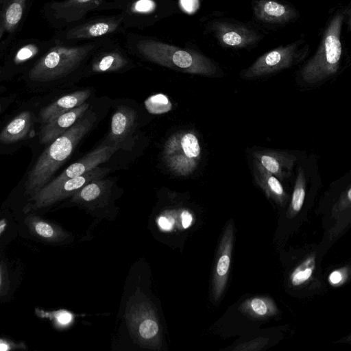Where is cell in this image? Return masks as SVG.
Instances as JSON below:
<instances>
[{"mask_svg":"<svg viewBox=\"0 0 351 351\" xmlns=\"http://www.w3.org/2000/svg\"><path fill=\"white\" fill-rule=\"evenodd\" d=\"M253 175L256 184L264 191L268 197L279 204L282 205L287 202L288 195L280 180L256 161H254Z\"/></svg>","mask_w":351,"mask_h":351,"instance_id":"cell-18","label":"cell"},{"mask_svg":"<svg viewBox=\"0 0 351 351\" xmlns=\"http://www.w3.org/2000/svg\"><path fill=\"white\" fill-rule=\"evenodd\" d=\"M145 104L152 113H163L169 110L171 106L168 98L161 94L150 97Z\"/></svg>","mask_w":351,"mask_h":351,"instance_id":"cell-28","label":"cell"},{"mask_svg":"<svg viewBox=\"0 0 351 351\" xmlns=\"http://www.w3.org/2000/svg\"><path fill=\"white\" fill-rule=\"evenodd\" d=\"M0 73H1V71H0Z\"/></svg>","mask_w":351,"mask_h":351,"instance_id":"cell-38","label":"cell"},{"mask_svg":"<svg viewBox=\"0 0 351 351\" xmlns=\"http://www.w3.org/2000/svg\"><path fill=\"white\" fill-rule=\"evenodd\" d=\"M83 116V115H82ZM82 116L65 132L56 138L40 155L29 171L25 185V193L34 195L46 185L59 167L93 127L95 116Z\"/></svg>","mask_w":351,"mask_h":351,"instance_id":"cell-3","label":"cell"},{"mask_svg":"<svg viewBox=\"0 0 351 351\" xmlns=\"http://www.w3.org/2000/svg\"><path fill=\"white\" fill-rule=\"evenodd\" d=\"M315 267L314 255L308 257L291 275L290 279L293 286H299L307 281L312 276Z\"/></svg>","mask_w":351,"mask_h":351,"instance_id":"cell-26","label":"cell"},{"mask_svg":"<svg viewBox=\"0 0 351 351\" xmlns=\"http://www.w3.org/2000/svg\"><path fill=\"white\" fill-rule=\"evenodd\" d=\"M105 0H53L45 5L49 23L59 30L73 25L92 12L103 11Z\"/></svg>","mask_w":351,"mask_h":351,"instance_id":"cell-10","label":"cell"},{"mask_svg":"<svg viewBox=\"0 0 351 351\" xmlns=\"http://www.w3.org/2000/svg\"><path fill=\"white\" fill-rule=\"evenodd\" d=\"M88 104L84 103L44 124L40 132L42 144L53 141L70 128L87 110Z\"/></svg>","mask_w":351,"mask_h":351,"instance_id":"cell-16","label":"cell"},{"mask_svg":"<svg viewBox=\"0 0 351 351\" xmlns=\"http://www.w3.org/2000/svg\"><path fill=\"white\" fill-rule=\"evenodd\" d=\"M110 171L106 167H97L86 173L69 179L55 186L45 185L30 199L33 202L32 209H39L49 206L55 202L67 197L88 182L97 179H101Z\"/></svg>","mask_w":351,"mask_h":351,"instance_id":"cell-11","label":"cell"},{"mask_svg":"<svg viewBox=\"0 0 351 351\" xmlns=\"http://www.w3.org/2000/svg\"><path fill=\"white\" fill-rule=\"evenodd\" d=\"M328 279L332 285H338L343 280V274L340 270H335L330 274Z\"/></svg>","mask_w":351,"mask_h":351,"instance_id":"cell-31","label":"cell"},{"mask_svg":"<svg viewBox=\"0 0 351 351\" xmlns=\"http://www.w3.org/2000/svg\"><path fill=\"white\" fill-rule=\"evenodd\" d=\"M243 311L256 317H264L274 315L276 307L273 301L267 298L257 297L247 300L242 306Z\"/></svg>","mask_w":351,"mask_h":351,"instance_id":"cell-23","label":"cell"},{"mask_svg":"<svg viewBox=\"0 0 351 351\" xmlns=\"http://www.w3.org/2000/svg\"><path fill=\"white\" fill-rule=\"evenodd\" d=\"M32 124L29 111H23L6 125L0 133V143H12L25 138Z\"/></svg>","mask_w":351,"mask_h":351,"instance_id":"cell-21","label":"cell"},{"mask_svg":"<svg viewBox=\"0 0 351 351\" xmlns=\"http://www.w3.org/2000/svg\"><path fill=\"white\" fill-rule=\"evenodd\" d=\"M10 348V345L6 341L0 339V351L8 350Z\"/></svg>","mask_w":351,"mask_h":351,"instance_id":"cell-34","label":"cell"},{"mask_svg":"<svg viewBox=\"0 0 351 351\" xmlns=\"http://www.w3.org/2000/svg\"><path fill=\"white\" fill-rule=\"evenodd\" d=\"M118 10L123 27L143 29L181 12L175 0H105L103 11Z\"/></svg>","mask_w":351,"mask_h":351,"instance_id":"cell-5","label":"cell"},{"mask_svg":"<svg viewBox=\"0 0 351 351\" xmlns=\"http://www.w3.org/2000/svg\"><path fill=\"white\" fill-rule=\"evenodd\" d=\"M88 69L93 73L118 72L130 68L128 51L112 38H107L89 58Z\"/></svg>","mask_w":351,"mask_h":351,"instance_id":"cell-12","label":"cell"},{"mask_svg":"<svg viewBox=\"0 0 351 351\" xmlns=\"http://www.w3.org/2000/svg\"><path fill=\"white\" fill-rule=\"evenodd\" d=\"M105 39L69 44L56 36L52 38L49 47L29 69L28 78L33 82H47L81 70Z\"/></svg>","mask_w":351,"mask_h":351,"instance_id":"cell-2","label":"cell"},{"mask_svg":"<svg viewBox=\"0 0 351 351\" xmlns=\"http://www.w3.org/2000/svg\"><path fill=\"white\" fill-rule=\"evenodd\" d=\"M29 226L36 235L46 240L53 241L59 237V232L56 228L42 219L31 217Z\"/></svg>","mask_w":351,"mask_h":351,"instance_id":"cell-27","label":"cell"},{"mask_svg":"<svg viewBox=\"0 0 351 351\" xmlns=\"http://www.w3.org/2000/svg\"><path fill=\"white\" fill-rule=\"evenodd\" d=\"M255 18L264 23L282 25L298 17L293 7L277 0H258L253 5Z\"/></svg>","mask_w":351,"mask_h":351,"instance_id":"cell-13","label":"cell"},{"mask_svg":"<svg viewBox=\"0 0 351 351\" xmlns=\"http://www.w3.org/2000/svg\"><path fill=\"white\" fill-rule=\"evenodd\" d=\"M182 223L184 228H187L191 224L193 217L187 210H184L181 214Z\"/></svg>","mask_w":351,"mask_h":351,"instance_id":"cell-33","label":"cell"},{"mask_svg":"<svg viewBox=\"0 0 351 351\" xmlns=\"http://www.w3.org/2000/svg\"><path fill=\"white\" fill-rule=\"evenodd\" d=\"M108 180L97 179L92 180L75 192L73 200L91 202L99 197L108 187Z\"/></svg>","mask_w":351,"mask_h":351,"instance_id":"cell-24","label":"cell"},{"mask_svg":"<svg viewBox=\"0 0 351 351\" xmlns=\"http://www.w3.org/2000/svg\"><path fill=\"white\" fill-rule=\"evenodd\" d=\"M158 225L160 227L165 230H170L172 228V225L173 222L171 219L167 218L165 217H160L158 219Z\"/></svg>","mask_w":351,"mask_h":351,"instance_id":"cell-32","label":"cell"},{"mask_svg":"<svg viewBox=\"0 0 351 351\" xmlns=\"http://www.w3.org/2000/svg\"><path fill=\"white\" fill-rule=\"evenodd\" d=\"M126 51L149 62L182 73L213 77L216 64L204 54L190 47H181L162 40L134 32L125 34Z\"/></svg>","mask_w":351,"mask_h":351,"instance_id":"cell-1","label":"cell"},{"mask_svg":"<svg viewBox=\"0 0 351 351\" xmlns=\"http://www.w3.org/2000/svg\"><path fill=\"white\" fill-rule=\"evenodd\" d=\"M346 10L340 9L330 19L314 55L300 70L303 81L315 84L337 73L342 56L341 31Z\"/></svg>","mask_w":351,"mask_h":351,"instance_id":"cell-4","label":"cell"},{"mask_svg":"<svg viewBox=\"0 0 351 351\" xmlns=\"http://www.w3.org/2000/svg\"><path fill=\"white\" fill-rule=\"evenodd\" d=\"M27 0H8L0 16V38L5 34H14L24 15Z\"/></svg>","mask_w":351,"mask_h":351,"instance_id":"cell-20","label":"cell"},{"mask_svg":"<svg viewBox=\"0 0 351 351\" xmlns=\"http://www.w3.org/2000/svg\"><path fill=\"white\" fill-rule=\"evenodd\" d=\"M252 156L254 161L281 180L290 176L297 160L294 155L283 151H257Z\"/></svg>","mask_w":351,"mask_h":351,"instance_id":"cell-15","label":"cell"},{"mask_svg":"<svg viewBox=\"0 0 351 351\" xmlns=\"http://www.w3.org/2000/svg\"><path fill=\"white\" fill-rule=\"evenodd\" d=\"M138 330L141 339L150 340L158 335L159 327L154 319L146 318L141 322Z\"/></svg>","mask_w":351,"mask_h":351,"instance_id":"cell-29","label":"cell"},{"mask_svg":"<svg viewBox=\"0 0 351 351\" xmlns=\"http://www.w3.org/2000/svg\"><path fill=\"white\" fill-rule=\"evenodd\" d=\"M120 13L86 17L82 21L60 30L56 35L59 39L69 44L94 41L125 34Z\"/></svg>","mask_w":351,"mask_h":351,"instance_id":"cell-7","label":"cell"},{"mask_svg":"<svg viewBox=\"0 0 351 351\" xmlns=\"http://www.w3.org/2000/svg\"><path fill=\"white\" fill-rule=\"evenodd\" d=\"M1 105H0V111H1Z\"/></svg>","mask_w":351,"mask_h":351,"instance_id":"cell-37","label":"cell"},{"mask_svg":"<svg viewBox=\"0 0 351 351\" xmlns=\"http://www.w3.org/2000/svg\"><path fill=\"white\" fill-rule=\"evenodd\" d=\"M308 52V45L304 44L302 39L278 47L258 58L241 73V77L254 78L288 69L302 61Z\"/></svg>","mask_w":351,"mask_h":351,"instance_id":"cell-8","label":"cell"},{"mask_svg":"<svg viewBox=\"0 0 351 351\" xmlns=\"http://www.w3.org/2000/svg\"><path fill=\"white\" fill-rule=\"evenodd\" d=\"M306 195V178L304 170L300 167L295 182L289 213L294 215L298 213L304 204Z\"/></svg>","mask_w":351,"mask_h":351,"instance_id":"cell-25","label":"cell"},{"mask_svg":"<svg viewBox=\"0 0 351 351\" xmlns=\"http://www.w3.org/2000/svg\"><path fill=\"white\" fill-rule=\"evenodd\" d=\"M6 226V221L5 219L0 220V234L4 230Z\"/></svg>","mask_w":351,"mask_h":351,"instance_id":"cell-35","label":"cell"},{"mask_svg":"<svg viewBox=\"0 0 351 351\" xmlns=\"http://www.w3.org/2000/svg\"><path fill=\"white\" fill-rule=\"evenodd\" d=\"M90 95V90L85 89L60 97L40 110L41 122L45 124L59 115L82 105Z\"/></svg>","mask_w":351,"mask_h":351,"instance_id":"cell-17","label":"cell"},{"mask_svg":"<svg viewBox=\"0 0 351 351\" xmlns=\"http://www.w3.org/2000/svg\"><path fill=\"white\" fill-rule=\"evenodd\" d=\"M163 160L167 169L178 176L191 174L197 167L201 157V147L192 130H180L166 141Z\"/></svg>","mask_w":351,"mask_h":351,"instance_id":"cell-6","label":"cell"},{"mask_svg":"<svg viewBox=\"0 0 351 351\" xmlns=\"http://www.w3.org/2000/svg\"><path fill=\"white\" fill-rule=\"evenodd\" d=\"M233 226L230 222L222 237L213 280V296L217 300L226 285L233 245Z\"/></svg>","mask_w":351,"mask_h":351,"instance_id":"cell-14","label":"cell"},{"mask_svg":"<svg viewBox=\"0 0 351 351\" xmlns=\"http://www.w3.org/2000/svg\"><path fill=\"white\" fill-rule=\"evenodd\" d=\"M137 115L133 109L121 106L117 108L111 119L109 138L114 143L123 141L134 130Z\"/></svg>","mask_w":351,"mask_h":351,"instance_id":"cell-19","label":"cell"},{"mask_svg":"<svg viewBox=\"0 0 351 351\" xmlns=\"http://www.w3.org/2000/svg\"><path fill=\"white\" fill-rule=\"evenodd\" d=\"M204 32L224 47L243 49L255 47L262 38L254 27L232 19L207 16L201 20Z\"/></svg>","mask_w":351,"mask_h":351,"instance_id":"cell-9","label":"cell"},{"mask_svg":"<svg viewBox=\"0 0 351 351\" xmlns=\"http://www.w3.org/2000/svg\"><path fill=\"white\" fill-rule=\"evenodd\" d=\"M51 39L41 41L29 39L17 44L13 51L12 62L16 65L23 64L29 61L42 52H45L51 43Z\"/></svg>","mask_w":351,"mask_h":351,"instance_id":"cell-22","label":"cell"},{"mask_svg":"<svg viewBox=\"0 0 351 351\" xmlns=\"http://www.w3.org/2000/svg\"><path fill=\"white\" fill-rule=\"evenodd\" d=\"M1 285H2V276H1V269H0V289H1Z\"/></svg>","mask_w":351,"mask_h":351,"instance_id":"cell-36","label":"cell"},{"mask_svg":"<svg viewBox=\"0 0 351 351\" xmlns=\"http://www.w3.org/2000/svg\"><path fill=\"white\" fill-rule=\"evenodd\" d=\"M56 318L60 324L66 325L71 322L72 315L69 312L60 311L56 314Z\"/></svg>","mask_w":351,"mask_h":351,"instance_id":"cell-30","label":"cell"}]
</instances>
